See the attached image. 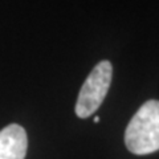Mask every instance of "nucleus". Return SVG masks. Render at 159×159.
Returning a JSON list of instances; mask_svg holds the SVG:
<instances>
[{
    "instance_id": "nucleus-1",
    "label": "nucleus",
    "mask_w": 159,
    "mask_h": 159,
    "mask_svg": "<svg viewBox=\"0 0 159 159\" xmlns=\"http://www.w3.org/2000/svg\"><path fill=\"white\" fill-rule=\"evenodd\" d=\"M125 145L135 155L159 150V101L150 99L134 114L125 131Z\"/></svg>"
},
{
    "instance_id": "nucleus-2",
    "label": "nucleus",
    "mask_w": 159,
    "mask_h": 159,
    "mask_svg": "<svg viewBox=\"0 0 159 159\" xmlns=\"http://www.w3.org/2000/svg\"><path fill=\"white\" fill-rule=\"evenodd\" d=\"M111 76L113 66L106 60H103L94 66L92 73L84 82L81 90H80L76 103L77 117L88 118L98 110V107L102 105L103 99L109 92V88L111 84Z\"/></svg>"
},
{
    "instance_id": "nucleus-3",
    "label": "nucleus",
    "mask_w": 159,
    "mask_h": 159,
    "mask_svg": "<svg viewBox=\"0 0 159 159\" xmlns=\"http://www.w3.org/2000/svg\"><path fill=\"white\" fill-rule=\"evenodd\" d=\"M27 147V133L20 125L11 123L0 130V159H24Z\"/></svg>"
},
{
    "instance_id": "nucleus-4",
    "label": "nucleus",
    "mask_w": 159,
    "mask_h": 159,
    "mask_svg": "<svg viewBox=\"0 0 159 159\" xmlns=\"http://www.w3.org/2000/svg\"><path fill=\"white\" fill-rule=\"evenodd\" d=\"M94 122H96V123L99 122V117H94Z\"/></svg>"
}]
</instances>
